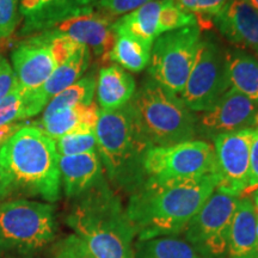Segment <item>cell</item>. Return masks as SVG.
<instances>
[{
    "instance_id": "obj_1",
    "label": "cell",
    "mask_w": 258,
    "mask_h": 258,
    "mask_svg": "<svg viewBox=\"0 0 258 258\" xmlns=\"http://www.w3.org/2000/svg\"><path fill=\"white\" fill-rule=\"evenodd\" d=\"M215 189L214 175L163 182L146 179L129 195L125 208L138 240L183 233Z\"/></svg>"
},
{
    "instance_id": "obj_2",
    "label": "cell",
    "mask_w": 258,
    "mask_h": 258,
    "mask_svg": "<svg viewBox=\"0 0 258 258\" xmlns=\"http://www.w3.org/2000/svg\"><path fill=\"white\" fill-rule=\"evenodd\" d=\"M66 222L97 258H134L137 233L106 179L74 199Z\"/></svg>"
},
{
    "instance_id": "obj_3",
    "label": "cell",
    "mask_w": 258,
    "mask_h": 258,
    "mask_svg": "<svg viewBox=\"0 0 258 258\" xmlns=\"http://www.w3.org/2000/svg\"><path fill=\"white\" fill-rule=\"evenodd\" d=\"M97 153L109 183L132 195L147 179L145 159L152 144L135 117L131 103L116 110H101L96 125Z\"/></svg>"
},
{
    "instance_id": "obj_4",
    "label": "cell",
    "mask_w": 258,
    "mask_h": 258,
    "mask_svg": "<svg viewBox=\"0 0 258 258\" xmlns=\"http://www.w3.org/2000/svg\"><path fill=\"white\" fill-rule=\"evenodd\" d=\"M0 160L16 189L48 202L60 199L61 179L55 141L38 125H23L0 146Z\"/></svg>"
},
{
    "instance_id": "obj_5",
    "label": "cell",
    "mask_w": 258,
    "mask_h": 258,
    "mask_svg": "<svg viewBox=\"0 0 258 258\" xmlns=\"http://www.w3.org/2000/svg\"><path fill=\"white\" fill-rule=\"evenodd\" d=\"M131 103L135 117L152 146L194 140L198 116L178 95L148 78L135 91Z\"/></svg>"
},
{
    "instance_id": "obj_6",
    "label": "cell",
    "mask_w": 258,
    "mask_h": 258,
    "mask_svg": "<svg viewBox=\"0 0 258 258\" xmlns=\"http://www.w3.org/2000/svg\"><path fill=\"white\" fill-rule=\"evenodd\" d=\"M55 211L31 200L0 202V252L32 253L55 238Z\"/></svg>"
},
{
    "instance_id": "obj_7",
    "label": "cell",
    "mask_w": 258,
    "mask_h": 258,
    "mask_svg": "<svg viewBox=\"0 0 258 258\" xmlns=\"http://www.w3.org/2000/svg\"><path fill=\"white\" fill-rule=\"evenodd\" d=\"M201 38L200 25L158 36L151 48L150 78L167 91L179 96L195 62Z\"/></svg>"
},
{
    "instance_id": "obj_8",
    "label": "cell",
    "mask_w": 258,
    "mask_h": 258,
    "mask_svg": "<svg viewBox=\"0 0 258 258\" xmlns=\"http://www.w3.org/2000/svg\"><path fill=\"white\" fill-rule=\"evenodd\" d=\"M147 179L182 180L214 175V148L206 140L152 146L146 154Z\"/></svg>"
},
{
    "instance_id": "obj_9",
    "label": "cell",
    "mask_w": 258,
    "mask_h": 258,
    "mask_svg": "<svg viewBox=\"0 0 258 258\" xmlns=\"http://www.w3.org/2000/svg\"><path fill=\"white\" fill-rule=\"evenodd\" d=\"M230 89L226 50L214 38H201L180 99L194 112L208 110Z\"/></svg>"
},
{
    "instance_id": "obj_10",
    "label": "cell",
    "mask_w": 258,
    "mask_h": 258,
    "mask_svg": "<svg viewBox=\"0 0 258 258\" xmlns=\"http://www.w3.org/2000/svg\"><path fill=\"white\" fill-rule=\"evenodd\" d=\"M239 198L215 189L189 222L185 239L203 258H226L228 235Z\"/></svg>"
},
{
    "instance_id": "obj_11",
    "label": "cell",
    "mask_w": 258,
    "mask_h": 258,
    "mask_svg": "<svg viewBox=\"0 0 258 258\" xmlns=\"http://www.w3.org/2000/svg\"><path fill=\"white\" fill-rule=\"evenodd\" d=\"M253 129L221 134L213 140L214 176L219 191L239 199L250 198L251 144Z\"/></svg>"
},
{
    "instance_id": "obj_12",
    "label": "cell",
    "mask_w": 258,
    "mask_h": 258,
    "mask_svg": "<svg viewBox=\"0 0 258 258\" xmlns=\"http://www.w3.org/2000/svg\"><path fill=\"white\" fill-rule=\"evenodd\" d=\"M115 21L96 8L85 9L47 25L31 36L70 37L89 47L97 57L108 60L116 37L112 30Z\"/></svg>"
},
{
    "instance_id": "obj_13",
    "label": "cell",
    "mask_w": 258,
    "mask_h": 258,
    "mask_svg": "<svg viewBox=\"0 0 258 258\" xmlns=\"http://www.w3.org/2000/svg\"><path fill=\"white\" fill-rule=\"evenodd\" d=\"M258 104L230 88L208 110L198 116L196 134L206 140L218 135L257 128Z\"/></svg>"
},
{
    "instance_id": "obj_14",
    "label": "cell",
    "mask_w": 258,
    "mask_h": 258,
    "mask_svg": "<svg viewBox=\"0 0 258 258\" xmlns=\"http://www.w3.org/2000/svg\"><path fill=\"white\" fill-rule=\"evenodd\" d=\"M11 66L19 89L25 95L40 90L56 64L47 42L37 36H29L12 50Z\"/></svg>"
},
{
    "instance_id": "obj_15",
    "label": "cell",
    "mask_w": 258,
    "mask_h": 258,
    "mask_svg": "<svg viewBox=\"0 0 258 258\" xmlns=\"http://www.w3.org/2000/svg\"><path fill=\"white\" fill-rule=\"evenodd\" d=\"M213 24L228 42L240 49L258 48V10L249 0H227Z\"/></svg>"
},
{
    "instance_id": "obj_16",
    "label": "cell",
    "mask_w": 258,
    "mask_h": 258,
    "mask_svg": "<svg viewBox=\"0 0 258 258\" xmlns=\"http://www.w3.org/2000/svg\"><path fill=\"white\" fill-rule=\"evenodd\" d=\"M90 61L91 50L89 47L82 44L69 60L55 67L54 72L38 91L30 95L24 93L28 118L43 111L51 98L82 79L83 74L89 69Z\"/></svg>"
},
{
    "instance_id": "obj_17",
    "label": "cell",
    "mask_w": 258,
    "mask_h": 258,
    "mask_svg": "<svg viewBox=\"0 0 258 258\" xmlns=\"http://www.w3.org/2000/svg\"><path fill=\"white\" fill-rule=\"evenodd\" d=\"M61 188L69 199H77L105 179L98 153L59 156Z\"/></svg>"
},
{
    "instance_id": "obj_18",
    "label": "cell",
    "mask_w": 258,
    "mask_h": 258,
    "mask_svg": "<svg viewBox=\"0 0 258 258\" xmlns=\"http://www.w3.org/2000/svg\"><path fill=\"white\" fill-rule=\"evenodd\" d=\"M96 3L97 0H19V11L24 19L19 34L31 36L66 16L96 8Z\"/></svg>"
},
{
    "instance_id": "obj_19",
    "label": "cell",
    "mask_w": 258,
    "mask_h": 258,
    "mask_svg": "<svg viewBox=\"0 0 258 258\" xmlns=\"http://www.w3.org/2000/svg\"><path fill=\"white\" fill-rule=\"evenodd\" d=\"M137 83L131 73L118 64L103 67L96 84L97 104L101 110L120 109L133 98Z\"/></svg>"
},
{
    "instance_id": "obj_20",
    "label": "cell",
    "mask_w": 258,
    "mask_h": 258,
    "mask_svg": "<svg viewBox=\"0 0 258 258\" xmlns=\"http://www.w3.org/2000/svg\"><path fill=\"white\" fill-rule=\"evenodd\" d=\"M256 211L249 198H241L232 220L226 258H258Z\"/></svg>"
},
{
    "instance_id": "obj_21",
    "label": "cell",
    "mask_w": 258,
    "mask_h": 258,
    "mask_svg": "<svg viewBox=\"0 0 258 258\" xmlns=\"http://www.w3.org/2000/svg\"><path fill=\"white\" fill-rule=\"evenodd\" d=\"M99 114L101 108L93 102L89 105L76 106L42 117L38 127L55 141L67 134L96 132Z\"/></svg>"
},
{
    "instance_id": "obj_22",
    "label": "cell",
    "mask_w": 258,
    "mask_h": 258,
    "mask_svg": "<svg viewBox=\"0 0 258 258\" xmlns=\"http://www.w3.org/2000/svg\"><path fill=\"white\" fill-rule=\"evenodd\" d=\"M230 88L258 104V59L240 48L226 50Z\"/></svg>"
},
{
    "instance_id": "obj_23",
    "label": "cell",
    "mask_w": 258,
    "mask_h": 258,
    "mask_svg": "<svg viewBox=\"0 0 258 258\" xmlns=\"http://www.w3.org/2000/svg\"><path fill=\"white\" fill-rule=\"evenodd\" d=\"M161 0H152L134 11L117 18L112 24L115 34L124 32L152 46L159 34Z\"/></svg>"
},
{
    "instance_id": "obj_24",
    "label": "cell",
    "mask_w": 258,
    "mask_h": 258,
    "mask_svg": "<svg viewBox=\"0 0 258 258\" xmlns=\"http://www.w3.org/2000/svg\"><path fill=\"white\" fill-rule=\"evenodd\" d=\"M108 60L117 63L128 72H140L146 69L151 59V44L139 38L117 32Z\"/></svg>"
},
{
    "instance_id": "obj_25",
    "label": "cell",
    "mask_w": 258,
    "mask_h": 258,
    "mask_svg": "<svg viewBox=\"0 0 258 258\" xmlns=\"http://www.w3.org/2000/svg\"><path fill=\"white\" fill-rule=\"evenodd\" d=\"M134 258H203L186 239L177 235H165L138 240L134 245Z\"/></svg>"
},
{
    "instance_id": "obj_26",
    "label": "cell",
    "mask_w": 258,
    "mask_h": 258,
    "mask_svg": "<svg viewBox=\"0 0 258 258\" xmlns=\"http://www.w3.org/2000/svg\"><path fill=\"white\" fill-rule=\"evenodd\" d=\"M96 84L97 80L95 77H83L73 85L69 86L59 95L51 98L44 108L42 117H48L57 111L66 110V109L91 104L96 95Z\"/></svg>"
},
{
    "instance_id": "obj_27",
    "label": "cell",
    "mask_w": 258,
    "mask_h": 258,
    "mask_svg": "<svg viewBox=\"0 0 258 258\" xmlns=\"http://www.w3.org/2000/svg\"><path fill=\"white\" fill-rule=\"evenodd\" d=\"M200 25L195 15L177 4L176 0H161L159 12V34L179 30L186 27Z\"/></svg>"
},
{
    "instance_id": "obj_28",
    "label": "cell",
    "mask_w": 258,
    "mask_h": 258,
    "mask_svg": "<svg viewBox=\"0 0 258 258\" xmlns=\"http://www.w3.org/2000/svg\"><path fill=\"white\" fill-rule=\"evenodd\" d=\"M57 154L61 157L96 152V132L91 133H72L55 140Z\"/></svg>"
},
{
    "instance_id": "obj_29",
    "label": "cell",
    "mask_w": 258,
    "mask_h": 258,
    "mask_svg": "<svg viewBox=\"0 0 258 258\" xmlns=\"http://www.w3.org/2000/svg\"><path fill=\"white\" fill-rule=\"evenodd\" d=\"M28 118L24 93L17 86L0 102V125L18 123Z\"/></svg>"
},
{
    "instance_id": "obj_30",
    "label": "cell",
    "mask_w": 258,
    "mask_h": 258,
    "mask_svg": "<svg viewBox=\"0 0 258 258\" xmlns=\"http://www.w3.org/2000/svg\"><path fill=\"white\" fill-rule=\"evenodd\" d=\"M21 19L19 0H0V40L11 37Z\"/></svg>"
},
{
    "instance_id": "obj_31",
    "label": "cell",
    "mask_w": 258,
    "mask_h": 258,
    "mask_svg": "<svg viewBox=\"0 0 258 258\" xmlns=\"http://www.w3.org/2000/svg\"><path fill=\"white\" fill-rule=\"evenodd\" d=\"M53 258H97L76 234H70L57 241L54 246Z\"/></svg>"
},
{
    "instance_id": "obj_32",
    "label": "cell",
    "mask_w": 258,
    "mask_h": 258,
    "mask_svg": "<svg viewBox=\"0 0 258 258\" xmlns=\"http://www.w3.org/2000/svg\"><path fill=\"white\" fill-rule=\"evenodd\" d=\"M43 41L47 42L48 47H49V50L51 53V56H53L54 62H55L56 66L63 63L64 61H67L71 56L76 53L77 50L79 49V47L82 46V43H78L72 38L64 37V36H56V37H41Z\"/></svg>"
},
{
    "instance_id": "obj_33",
    "label": "cell",
    "mask_w": 258,
    "mask_h": 258,
    "mask_svg": "<svg viewBox=\"0 0 258 258\" xmlns=\"http://www.w3.org/2000/svg\"><path fill=\"white\" fill-rule=\"evenodd\" d=\"M152 0H97L96 8L103 14L117 19Z\"/></svg>"
},
{
    "instance_id": "obj_34",
    "label": "cell",
    "mask_w": 258,
    "mask_h": 258,
    "mask_svg": "<svg viewBox=\"0 0 258 258\" xmlns=\"http://www.w3.org/2000/svg\"><path fill=\"white\" fill-rule=\"evenodd\" d=\"M180 8H183L196 17H214L221 11L227 0H176Z\"/></svg>"
},
{
    "instance_id": "obj_35",
    "label": "cell",
    "mask_w": 258,
    "mask_h": 258,
    "mask_svg": "<svg viewBox=\"0 0 258 258\" xmlns=\"http://www.w3.org/2000/svg\"><path fill=\"white\" fill-rule=\"evenodd\" d=\"M16 86H17V79H16L11 63H10L4 56H0V102H2L3 99L16 88Z\"/></svg>"
},
{
    "instance_id": "obj_36",
    "label": "cell",
    "mask_w": 258,
    "mask_h": 258,
    "mask_svg": "<svg viewBox=\"0 0 258 258\" xmlns=\"http://www.w3.org/2000/svg\"><path fill=\"white\" fill-rule=\"evenodd\" d=\"M258 189V128L253 129L252 144H251V172L249 195Z\"/></svg>"
},
{
    "instance_id": "obj_37",
    "label": "cell",
    "mask_w": 258,
    "mask_h": 258,
    "mask_svg": "<svg viewBox=\"0 0 258 258\" xmlns=\"http://www.w3.org/2000/svg\"><path fill=\"white\" fill-rule=\"evenodd\" d=\"M16 190L14 180L11 176L3 165L2 160H0V202H3L6 198H9L12 192Z\"/></svg>"
},
{
    "instance_id": "obj_38",
    "label": "cell",
    "mask_w": 258,
    "mask_h": 258,
    "mask_svg": "<svg viewBox=\"0 0 258 258\" xmlns=\"http://www.w3.org/2000/svg\"><path fill=\"white\" fill-rule=\"evenodd\" d=\"M22 127H23V124H22L21 122H18V123L0 125V146H2L5 141H8L9 139Z\"/></svg>"
},
{
    "instance_id": "obj_39",
    "label": "cell",
    "mask_w": 258,
    "mask_h": 258,
    "mask_svg": "<svg viewBox=\"0 0 258 258\" xmlns=\"http://www.w3.org/2000/svg\"><path fill=\"white\" fill-rule=\"evenodd\" d=\"M252 203H253L254 211H256V213H258V189L253 192V202Z\"/></svg>"
},
{
    "instance_id": "obj_40",
    "label": "cell",
    "mask_w": 258,
    "mask_h": 258,
    "mask_svg": "<svg viewBox=\"0 0 258 258\" xmlns=\"http://www.w3.org/2000/svg\"><path fill=\"white\" fill-rule=\"evenodd\" d=\"M249 2L251 3V5H252L254 9L258 10V0H249Z\"/></svg>"
},
{
    "instance_id": "obj_41",
    "label": "cell",
    "mask_w": 258,
    "mask_h": 258,
    "mask_svg": "<svg viewBox=\"0 0 258 258\" xmlns=\"http://www.w3.org/2000/svg\"><path fill=\"white\" fill-rule=\"evenodd\" d=\"M257 221H256V235H257V246H258V213H256Z\"/></svg>"
},
{
    "instance_id": "obj_42",
    "label": "cell",
    "mask_w": 258,
    "mask_h": 258,
    "mask_svg": "<svg viewBox=\"0 0 258 258\" xmlns=\"http://www.w3.org/2000/svg\"><path fill=\"white\" fill-rule=\"evenodd\" d=\"M256 54H257V59H258V48H257V50H256Z\"/></svg>"
}]
</instances>
